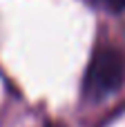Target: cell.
Returning <instances> with one entry per match:
<instances>
[{
    "label": "cell",
    "mask_w": 125,
    "mask_h": 127,
    "mask_svg": "<svg viewBox=\"0 0 125 127\" xmlns=\"http://www.w3.org/2000/svg\"><path fill=\"white\" fill-rule=\"evenodd\" d=\"M47 127H65V125H60V123H49Z\"/></svg>",
    "instance_id": "3957f363"
},
{
    "label": "cell",
    "mask_w": 125,
    "mask_h": 127,
    "mask_svg": "<svg viewBox=\"0 0 125 127\" xmlns=\"http://www.w3.org/2000/svg\"><path fill=\"white\" fill-rule=\"evenodd\" d=\"M94 4H98L101 9H105L110 13H123L125 11V0H94Z\"/></svg>",
    "instance_id": "7a4b0ae2"
},
{
    "label": "cell",
    "mask_w": 125,
    "mask_h": 127,
    "mask_svg": "<svg viewBox=\"0 0 125 127\" xmlns=\"http://www.w3.org/2000/svg\"><path fill=\"white\" fill-rule=\"evenodd\" d=\"M125 85V51L114 45H101L94 49L85 76L83 98L89 103H103L121 92Z\"/></svg>",
    "instance_id": "6da1fadb"
}]
</instances>
